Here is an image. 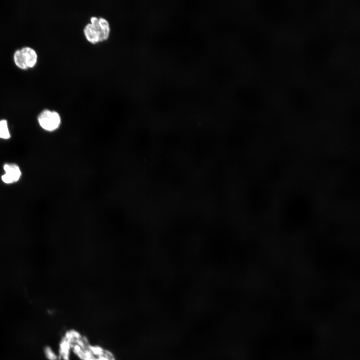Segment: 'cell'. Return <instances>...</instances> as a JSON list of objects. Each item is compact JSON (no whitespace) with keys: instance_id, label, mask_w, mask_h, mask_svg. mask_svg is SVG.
<instances>
[{"instance_id":"3","label":"cell","mask_w":360,"mask_h":360,"mask_svg":"<svg viewBox=\"0 0 360 360\" xmlns=\"http://www.w3.org/2000/svg\"><path fill=\"white\" fill-rule=\"evenodd\" d=\"M5 174L2 175V181L7 184H13L19 181L22 172L20 167L16 164H6L4 166Z\"/></svg>"},{"instance_id":"1","label":"cell","mask_w":360,"mask_h":360,"mask_svg":"<svg viewBox=\"0 0 360 360\" xmlns=\"http://www.w3.org/2000/svg\"><path fill=\"white\" fill-rule=\"evenodd\" d=\"M38 122L44 130L52 132L59 128L61 124V118L58 112L45 110L39 115Z\"/></svg>"},{"instance_id":"5","label":"cell","mask_w":360,"mask_h":360,"mask_svg":"<svg viewBox=\"0 0 360 360\" xmlns=\"http://www.w3.org/2000/svg\"><path fill=\"white\" fill-rule=\"evenodd\" d=\"M84 34L87 40L93 44L99 43L98 36L93 26L89 23L86 25L84 28Z\"/></svg>"},{"instance_id":"4","label":"cell","mask_w":360,"mask_h":360,"mask_svg":"<svg viewBox=\"0 0 360 360\" xmlns=\"http://www.w3.org/2000/svg\"><path fill=\"white\" fill-rule=\"evenodd\" d=\"M24 56L28 68H32L37 61V54L36 51L30 47H25L21 50Z\"/></svg>"},{"instance_id":"6","label":"cell","mask_w":360,"mask_h":360,"mask_svg":"<svg viewBox=\"0 0 360 360\" xmlns=\"http://www.w3.org/2000/svg\"><path fill=\"white\" fill-rule=\"evenodd\" d=\"M14 60L15 64L19 68L22 69H26L28 68L24 56L21 50H17L15 52L14 56Z\"/></svg>"},{"instance_id":"2","label":"cell","mask_w":360,"mask_h":360,"mask_svg":"<svg viewBox=\"0 0 360 360\" xmlns=\"http://www.w3.org/2000/svg\"><path fill=\"white\" fill-rule=\"evenodd\" d=\"M90 23L98 36L99 42L105 41L109 38L111 28L109 22L106 19L93 16L90 18Z\"/></svg>"},{"instance_id":"7","label":"cell","mask_w":360,"mask_h":360,"mask_svg":"<svg viewBox=\"0 0 360 360\" xmlns=\"http://www.w3.org/2000/svg\"><path fill=\"white\" fill-rule=\"evenodd\" d=\"M10 137L7 121L6 120L0 121V138L7 140Z\"/></svg>"}]
</instances>
